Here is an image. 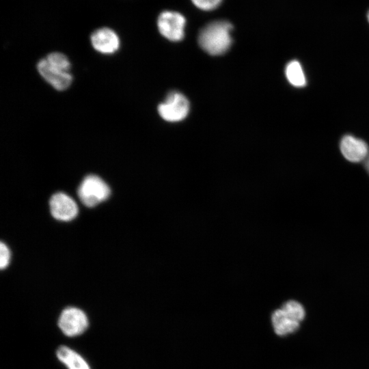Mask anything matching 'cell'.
<instances>
[{
  "mask_svg": "<svg viewBox=\"0 0 369 369\" xmlns=\"http://www.w3.org/2000/svg\"><path fill=\"white\" fill-rule=\"evenodd\" d=\"M232 24L226 20H215L205 25L198 35L200 46L211 55H219L230 49L232 42Z\"/></svg>",
  "mask_w": 369,
  "mask_h": 369,
  "instance_id": "obj_1",
  "label": "cell"
},
{
  "mask_svg": "<svg viewBox=\"0 0 369 369\" xmlns=\"http://www.w3.org/2000/svg\"><path fill=\"white\" fill-rule=\"evenodd\" d=\"M81 202L87 207H93L106 200L110 195L109 185L98 176H85L78 188Z\"/></svg>",
  "mask_w": 369,
  "mask_h": 369,
  "instance_id": "obj_2",
  "label": "cell"
},
{
  "mask_svg": "<svg viewBox=\"0 0 369 369\" xmlns=\"http://www.w3.org/2000/svg\"><path fill=\"white\" fill-rule=\"evenodd\" d=\"M185 26V17L176 11H163L157 19V27L160 33L166 39L173 42L182 40L184 36Z\"/></svg>",
  "mask_w": 369,
  "mask_h": 369,
  "instance_id": "obj_3",
  "label": "cell"
},
{
  "mask_svg": "<svg viewBox=\"0 0 369 369\" xmlns=\"http://www.w3.org/2000/svg\"><path fill=\"white\" fill-rule=\"evenodd\" d=\"M189 111V102L182 94L173 92L158 107L160 116L167 122H179L186 118Z\"/></svg>",
  "mask_w": 369,
  "mask_h": 369,
  "instance_id": "obj_4",
  "label": "cell"
},
{
  "mask_svg": "<svg viewBox=\"0 0 369 369\" xmlns=\"http://www.w3.org/2000/svg\"><path fill=\"white\" fill-rule=\"evenodd\" d=\"M58 326L67 336L81 335L88 327V319L85 312L79 308L68 307L61 313Z\"/></svg>",
  "mask_w": 369,
  "mask_h": 369,
  "instance_id": "obj_5",
  "label": "cell"
},
{
  "mask_svg": "<svg viewBox=\"0 0 369 369\" xmlns=\"http://www.w3.org/2000/svg\"><path fill=\"white\" fill-rule=\"evenodd\" d=\"M37 69L42 77L57 90L67 89L72 83L70 71L51 64L45 57L38 62Z\"/></svg>",
  "mask_w": 369,
  "mask_h": 369,
  "instance_id": "obj_6",
  "label": "cell"
},
{
  "mask_svg": "<svg viewBox=\"0 0 369 369\" xmlns=\"http://www.w3.org/2000/svg\"><path fill=\"white\" fill-rule=\"evenodd\" d=\"M49 205L52 216L59 221H71L78 214L79 209L75 201L62 192L53 194L50 199Z\"/></svg>",
  "mask_w": 369,
  "mask_h": 369,
  "instance_id": "obj_7",
  "label": "cell"
},
{
  "mask_svg": "<svg viewBox=\"0 0 369 369\" xmlns=\"http://www.w3.org/2000/svg\"><path fill=\"white\" fill-rule=\"evenodd\" d=\"M90 41L94 49L103 54L115 53L120 47V39L116 33L107 27H102L94 31Z\"/></svg>",
  "mask_w": 369,
  "mask_h": 369,
  "instance_id": "obj_8",
  "label": "cell"
},
{
  "mask_svg": "<svg viewBox=\"0 0 369 369\" xmlns=\"http://www.w3.org/2000/svg\"><path fill=\"white\" fill-rule=\"evenodd\" d=\"M271 321L275 333L280 336L297 331L301 322L296 316L283 307L273 312L271 315Z\"/></svg>",
  "mask_w": 369,
  "mask_h": 369,
  "instance_id": "obj_9",
  "label": "cell"
},
{
  "mask_svg": "<svg viewBox=\"0 0 369 369\" xmlns=\"http://www.w3.org/2000/svg\"><path fill=\"white\" fill-rule=\"evenodd\" d=\"M340 150L348 161L354 163L364 161L369 152L364 141L351 135H346L342 139Z\"/></svg>",
  "mask_w": 369,
  "mask_h": 369,
  "instance_id": "obj_10",
  "label": "cell"
},
{
  "mask_svg": "<svg viewBox=\"0 0 369 369\" xmlns=\"http://www.w3.org/2000/svg\"><path fill=\"white\" fill-rule=\"evenodd\" d=\"M56 355L68 369H90L85 360L77 352L66 346H60Z\"/></svg>",
  "mask_w": 369,
  "mask_h": 369,
  "instance_id": "obj_11",
  "label": "cell"
},
{
  "mask_svg": "<svg viewBox=\"0 0 369 369\" xmlns=\"http://www.w3.org/2000/svg\"><path fill=\"white\" fill-rule=\"evenodd\" d=\"M286 76L290 83L295 87H303L306 83L303 68L296 60L289 62L286 66Z\"/></svg>",
  "mask_w": 369,
  "mask_h": 369,
  "instance_id": "obj_12",
  "label": "cell"
},
{
  "mask_svg": "<svg viewBox=\"0 0 369 369\" xmlns=\"http://www.w3.org/2000/svg\"><path fill=\"white\" fill-rule=\"evenodd\" d=\"M51 64L65 70L70 71V62L68 57L62 53L53 52L45 57Z\"/></svg>",
  "mask_w": 369,
  "mask_h": 369,
  "instance_id": "obj_13",
  "label": "cell"
},
{
  "mask_svg": "<svg viewBox=\"0 0 369 369\" xmlns=\"http://www.w3.org/2000/svg\"><path fill=\"white\" fill-rule=\"evenodd\" d=\"M222 1L223 0H191L195 7L204 11L215 10L221 4Z\"/></svg>",
  "mask_w": 369,
  "mask_h": 369,
  "instance_id": "obj_14",
  "label": "cell"
},
{
  "mask_svg": "<svg viewBox=\"0 0 369 369\" xmlns=\"http://www.w3.org/2000/svg\"><path fill=\"white\" fill-rule=\"evenodd\" d=\"M0 267L3 269L8 266L10 260V251L3 242L0 244Z\"/></svg>",
  "mask_w": 369,
  "mask_h": 369,
  "instance_id": "obj_15",
  "label": "cell"
},
{
  "mask_svg": "<svg viewBox=\"0 0 369 369\" xmlns=\"http://www.w3.org/2000/svg\"><path fill=\"white\" fill-rule=\"evenodd\" d=\"M364 161H365V167H366L368 172L369 173V152H368V156H366V159Z\"/></svg>",
  "mask_w": 369,
  "mask_h": 369,
  "instance_id": "obj_16",
  "label": "cell"
},
{
  "mask_svg": "<svg viewBox=\"0 0 369 369\" xmlns=\"http://www.w3.org/2000/svg\"><path fill=\"white\" fill-rule=\"evenodd\" d=\"M367 19H368V21L369 22V11L368 12V14H367Z\"/></svg>",
  "mask_w": 369,
  "mask_h": 369,
  "instance_id": "obj_17",
  "label": "cell"
}]
</instances>
